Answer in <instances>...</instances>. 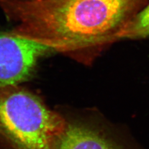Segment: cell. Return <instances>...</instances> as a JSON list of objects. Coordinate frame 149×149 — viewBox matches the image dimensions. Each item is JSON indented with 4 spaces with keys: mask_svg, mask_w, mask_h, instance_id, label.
<instances>
[{
    "mask_svg": "<svg viewBox=\"0 0 149 149\" xmlns=\"http://www.w3.org/2000/svg\"><path fill=\"white\" fill-rule=\"evenodd\" d=\"M149 36V3L130 19L118 36L122 39H141Z\"/></svg>",
    "mask_w": 149,
    "mask_h": 149,
    "instance_id": "5",
    "label": "cell"
},
{
    "mask_svg": "<svg viewBox=\"0 0 149 149\" xmlns=\"http://www.w3.org/2000/svg\"><path fill=\"white\" fill-rule=\"evenodd\" d=\"M148 0H0L16 23L11 31L60 52L98 47L118 40Z\"/></svg>",
    "mask_w": 149,
    "mask_h": 149,
    "instance_id": "1",
    "label": "cell"
},
{
    "mask_svg": "<svg viewBox=\"0 0 149 149\" xmlns=\"http://www.w3.org/2000/svg\"><path fill=\"white\" fill-rule=\"evenodd\" d=\"M55 149H133L101 130L80 123H67Z\"/></svg>",
    "mask_w": 149,
    "mask_h": 149,
    "instance_id": "4",
    "label": "cell"
},
{
    "mask_svg": "<svg viewBox=\"0 0 149 149\" xmlns=\"http://www.w3.org/2000/svg\"><path fill=\"white\" fill-rule=\"evenodd\" d=\"M67 122L33 93L0 88V148L55 149Z\"/></svg>",
    "mask_w": 149,
    "mask_h": 149,
    "instance_id": "2",
    "label": "cell"
},
{
    "mask_svg": "<svg viewBox=\"0 0 149 149\" xmlns=\"http://www.w3.org/2000/svg\"><path fill=\"white\" fill-rule=\"evenodd\" d=\"M50 50L11 32H0V88L17 86L27 80L39 59Z\"/></svg>",
    "mask_w": 149,
    "mask_h": 149,
    "instance_id": "3",
    "label": "cell"
}]
</instances>
